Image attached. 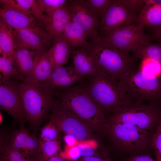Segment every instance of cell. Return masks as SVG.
Listing matches in <instances>:
<instances>
[{"mask_svg":"<svg viewBox=\"0 0 161 161\" xmlns=\"http://www.w3.org/2000/svg\"><path fill=\"white\" fill-rule=\"evenodd\" d=\"M140 69L150 78L161 77V64L150 59L143 60Z\"/></svg>","mask_w":161,"mask_h":161,"instance_id":"obj_31","label":"cell"},{"mask_svg":"<svg viewBox=\"0 0 161 161\" xmlns=\"http://www.w3.org/2000/svg\"><path fill=\"white\" fill-rule=\"evenodd\" d=\"M77 161H110L95 156L81 157Z\"/></svg>","mask_w":161,"mask_h":161,"instance_id":"obj_41","label":"cell"},{"mask_svg":"<svg viewBox=\"0 0 161 161\" xmlns=\"http://www.w3.org/2000/svg\"><path fill=\"white\" fill-rule=\"evenodd\" d=\"M19 80H0V108L20 124L27 122L20 89Z\"/></svg>","mask_w":161,"mask_h":161,"instance_id":"obj_11","label":"cell"},{"mask_svg":"<svg viewBox=\"0 0 161 161\" xmlns=\"http://www.w3.org/2000/svg\"><path fill=\"white\" fill-rule=\"evenodd\" d=\"M0 140V161H35V159L11 146L4 132L1 133Z\"/></svg>","mask_w":161,"mask_h":161,"instance_id":"obj_26","label":"cell"},{"mask_svg":"<svg viewBox=\"0 0 161 161\" xmlns=\"http://www.w3.org/2000/svg\"><path fill=\"white\" fill-rule=\"evenodd\" d=\"M19 129L4 132L9 144L21 152L34 159L40 153L41 143L34 134H31L24 125L20 124Z\"/></svg>","mask_w":161,"mask_h":161,"instance_id":"obj_14","label":"cell"},{"mask_svg":"<svg viewBox=\"0 0 161 161\" xmlns=\"http://www.w3.org/2000/svg\"><path fill=\"white\" fill-rule=\"evenodd\" d=\"M161 117L160 105L134 100L113 110L106 122L128 124L150 132Z\"/></svg>","mask_w":161,"mask_h":161,"instance_id":"obj_5","label":"cell"},{"mask_svg":"<svg viewBox=\"0 0 161 161\" xmlns=\"http://www.w3.org/2000/svg\"><path fill=\"white\" fill-rule=\"evenodd\" d=\"M52 71L48 50L37 51L33 68L25 82L43 85L50 77Z\"/></svg>","mask_w":161,"mask_h":161,"instance_id":"obj_18","label":"cell"},{"mask_svg":"<svg viewBox=\"0 0 161 161\" xmlns=\"http://www.w3.org/2000/svg\"><path fill=\"white\" fill-rule=\"evenodd\" d=\"M124 1L127 6L137 15V13L139 14L146 4L145 0H124Z\"/></svg>","mask_w":161,"mask_h":161,"instance_id":"obj_36","label":"cell"},{"mask_svg":"<svg viewBox=\"0 0 161 161\" xmlns=\"http://www.w3.org/2000/svg\"><path fill=\"white\" fill-rule=\"evenodd\" d=\"M49 120L61 132L73 136L79 141H89L96 138L95 133L59 100L55 101L49 115Z\"/></svg>","mask_w":161,"mask_h":161,"instance_id":"obj_8","label":"cell"},{"mask_svg":"<svg viewBox=\"0 0 161 161\" xmlns=\"http://www.w3.org/2000/svg\"><path fill=\"white\" fill-rule=\"evenodd\" d=\"M136 25L143 29L161 26V7L146 4L138 16Z\"/></svg>","mask_w":161,"mask_h":161,"instance_id":"obj_24","label":"cell"},{"mask_svg":"<svg viewBox=\"0 0 161 161\" xmlns=\"http://www.w3.org/2000/svg\"><path fill=\"white\" fill-rule=\"evenodd\" d=\"M119 81L134 100L159 105L161 103V77H148L134 68Z\"/></svg>","mask_w":161,"mask_h":161,"instance_id":"obj_7","label":"cell"},{"mask_svg":"<svg viewBox=\"0 0 161 161\" xmlns=\"http://www.w3.org/2000/svg\"><path fill=\"white\" fill-rule=\"evenodd\" d=\"M0 80H7L17 79L20 80L14 68L12 61L7 58L0 57Z\"/></svg>","mask_w":161,"mask_h":161,"instance_id":"obj_28","label":"cell"},{"mask_svg":"<svg viewBox=\"0 0 161 161\" xmlns=\"http://www.w3.org/2000/svg\"><path fill=\"white\" fill-rule=\"evenodd\" d=\"M35 160V161H68L62 158L59 155L50 157L38 156Z\"/></svg>","mask_w":161,"mask_h":161,"instance_id":"obj_39","label":"cell"},{"mask_svg":"<svg viewBox=\"0 0 161 161\" xmlns=\"http://www.w3.org/2000/svg\"><path fill=\"white\" fill-rule=\"evenodd\" d=\"M0 123H1L3 122V117L1 114V112H0Z\"/></svg>","mask_w":161,"mask_h":161,"instance_id":"obj_42","label":"cell"},{"mask_svg":"<svg viewBox=\"0 0 161 161\" xmlns=\"http://www.w3.org/2000/svg\"><path fill=\"white\" fill-rule=\"evenodd\" d=\"M97 38L102 42L121 51L130 52L142 43L151 40L143 28L136 25L115 28L98 34Z\"/></svg>","mask_w":161,"mask_h":161,"instance_id":"obj_9","label":"cell"},{"mask_svg":"<svg viewBox=\"0 0 161 161\" xmlns=\"http://www.w3.org/2000/svg\"><path fill=\"white\" fill-rule=\"evenodd\" d=\"M48 50V55L52 71L65 64L70 54L75 50L63 35L53 42Z\"/></svg>","mask_w":161,"mask_h":161,"instance_id":"obj_20","label":"cell"},{"mask_svg":"<svg viewBox=\"0 0 161 161\" xmlns=\"http://www.w3.org/2000/svg\"><path fill=\"white\" fill-rule=\"evenodd\" d=\"M127 161H155L151 157L145 155L133 156Z\"/></svg>","mask_w":161,"mask_h":161,"instance_id":"obj_40","label":"cell"},{"mask_svg":"<svg viewBox=\"0 0 161 161\" xmlns=\"http://www.w3.org/2000/svg\"><path fill=\"white\" fill-rule=\"evenodd\" d=\"M59 97L60 101L94 133H103L106 117L86 87H69L60 94Z\"/></svg>","mask_w":161,"mask_h":161,"instance_id":"obj_2","label":"cell"},{"mask_svg":"<svg viewBox=\"0 0 161 161\" xmlns=\"http://www.w3.org/2000/svg\"><path fill=\"white\" fill-rule=\"evenodd\" d=\"M0 16L13 29H29L42 38L51 41L44 25L33 16L10 7H1L0 9Z\"/></svg>","mask_w":161,"mask_h":161,"instance_id":"obj_12","label":"cell"},{"mask_svg":"<svg viewBox=\"0 0 161 161\" xmlns=\"http://www.w3.org/2000/svg\"><path fill=\"white\" fill-rule=\"evenodd\" d=\"M151 40L140 44L132 52L134 58L151 60L161 64V44L152 43Z\"/></svg>","mask_w":161,"mask_h":161,"instance_id":"obj_25","label":"cell"},{"mask_svg":"<svg viewBox=\"0 0 161 161\" xmlns=\"http://www.w3.org/2000/svg\"><path fill=\"white\" fill-rule=\"evenodd\" d=\"M71 21L70 11L66 5L43 14L41 20L53 42L63 35L65 27Z\"/></svg>","mask_w":161,"mask_h":161,"instance_id":"obj_15","label":"cell"},{"mask_svg":"<svg viewBox=\"0 0 161 161\" xmlns=\"http://www.w3.org/2000/svg\"><path fill=\"white\" fill-rule=\"evenodd\" d=\"M151 144L157 161H161V117L158 121L156 131L152 136Z\"/></svg>","mask_w":161,"mask_h":161,"instance_id":"obj_32","label":"cell"},{"mask_svg":"<svg viewBox=\"0 0 161 161\" xmlns=\"http://www.w3.org/2000/svg\"><path fill=\"white\" fill-rule=\"evenodd\" d=\"M14 35L16 47L30 49L36 51L47 50L52 42L26 29H14Z\"/></svg>","mask_w":161,"mask_h":161,"instance_id":"obj_19","label":"cell"},{"mask_svg":"<svg viewBox=\"0 0 161 161\" xmlns=\"http://www.w3.org/2000/svg\"><path fill=\"white\" fill-rule=\"evenodd\" d=\"M108 136L117 151L123 154H135L151 143L150 131L129 124L105 122L103 133Z\"/></svg>","mask_w":161,"mask_h":161,"instance_id":"obj_6","label":"cell"},{"mask_svg":"<svg viewBox=\"0 0 161 161\" xmlns=\"http://www.w3.org/2000/svg\"><path fill=\"white\" fill-rule=\"evenodd\" d=\"M72 54V66L76 71L83 77L89 76L98 70L91 57L83 48L75 49Z\"/></svg>","mask_w":161,"mask_h":161,"instance_id":"obj_21","label":"cell"},{"mask_svg":"<svg viewBox=\"0 0 161 161\" xmlns=\"http://www.w3.org/2000/svg\"><path fill=\"white\" fill-rule=\"evenodd\" d=\"M151 39L161 44V26L158 27L152 28Z\"/></svg>","mask_w":161,"mask_h":161,"instance_id":"obj_38","label":"cell"},{"mask_svg":"<svg viewBox=\"0 0 161 161\" xmlns=\"http://www.w3.org/2000/svg\"><path fill=\"white\" fill-rule=\"evenodd\" d=\"M63 140L66 145L68 148H71L77 145L78 143V141L73 136L65 134L63 137Z\"/></svg>","mask_w":161,"mask_h":161,"instance_id":"obj_37","label":"cell"},{"mask_svg":"<svg viewBox=\"0 0 161 161\" xmlns=\"http://www.w3.org/2000/svg\"><path fill=\"white\" fill-rule=\"evenodd\" d=\"M16 45L14 29L0 18V52L12 61Z\"/></svg>","mask_w":161,"mask_h":161,"instance_id":"obj_22","label":"cell"},{"mask_svg":"<svg viewBox=\"0 0 161 161\" xmlns=\"http://www.w3.org/2000/svg\"><path fill=\"white\" fill-rule=\"evenodd\" d=\"M37 51L16 47L13 57L12 62L20 80L26 81L33 68Z\"/></svg>","mask_w":161,"mask_h":161,"instance_id":"obj_16","label":"cell"},{"mask_svg":"<svg viewBox=\"0 0 161 161\" xmlns=\"http://www.w3.org/2000/svg\"><path fill=\"white\" fill-rule=\"evenodd\" d=\"M89 77L86 87L104 115L134 101L119 80L99 70Z\"/></svg>","mask_w":161,"mask_h":161,"instance_id":"obj_3","label":"cell"},{"mask_svg":"<svg viewBox=\"0 0 161 161\" xmlns=\"http://www.w3.org/2000/svg\"><path fill=\"white\" fill-rule=\"evenodd\" d=\"M87 6L97 16L100 17L107 7L111 0H85Z\"/></svg>","mask_w":161,"mask_h":161,"instance_id":"obj_33","label":"cell"},{"mask_svg":"<svg viewBox=\"0 0 161 161\" xmlns=\"http://www.w3.org/2000/svg\"><path fill=\"white\" fill-rule=\"evenodd\" d=\"M138 16L124 0H111L100 17L98 35L117 28L135 25Z\"/></svg>","mask_w":161,"mask_h":161,"instance_id":"obj_10","label":"cell"},{"mask_svg":"<svg viewBox=\"0 0 161 161\" xmlns=\"http://www.w3.org/2000/svg\"><path fill=\"white\" fill-rule=\"evenodd\" d=\"M37 1L42 13H46L66 6L65 0H38Z\"/></svg>","mask_w":161,"mask_h":161,"instance_id":"obj_34","label":"cell"},{"mask_svg":"<svg viewBox=\"0 0 161 161\" xmlns=\"http://www.w3.org/2000/svg\"><path fill=\"white\" fill-rule=\"evenodd\" d=\"M83 78L73 66H63L53 70L43 86L53 91L56 89H66Z\"/></svg>","mask_w":161,"mask_h":161,"instance_id":"obj_17","label":"cell"},{"mask_svg":"<svg viewBox=\"0 0 161 161\" xmlns=\"http://www.w3.org/2000/svg\"><path fill=\"white\" fill-rule=\"evenodd\" d=\"M92 58L99 70L120 80L135 68L134 61L129 52L106 44L97 37L86 42L82 47Z\"/></svg>","mask_w":161,"mask_h":161,"instance_id":"obj_1","label":"cell"},{"mask_svg":"<svg viewBox=\"0 0 161 161\" xmlns=\"http://www.w3.org/2000/svg\"><path fill=\"white\" fill-rule=\"evenodd\" d=\"M67 5L71 15V21L75 24L91 39L98 35L99 22L97 17L90 10L85 0L68 1Z\"/></svg>","mask_w":161,"mask_h":161,"instance_id":"obj_13","label":"cell"},{"mask_svg":"<svg viewBox=\"0 0 161 161\" xmlns=\"http://www.w3.org/2000/svg\"><path fill=\"white\" fill-rule=\"evenodd\" d=\"M78 148L81 157L95 156L106 159H108L103 155L99 154L94 148L85 143H79L76 145Z\"/></svg>","mask_w":161,"mask_h":161,"instance_id":"obj_35","label":"cell"},{"mask_svg":"<svg viewBox=\"0 0 161 161\" xmlns=\"http://www.w3.org/2000/svg\"><path fill=\"white\" fill-rule=\"evenodd\" d=\"M40 153L38 156L50 157L61 152V142L59 137L50 141L41 142Z\"/></svg>","mask_w":161,"mask_h":161,"instance_id":"obj_29","label":"cell"},{"mask_svg":"<svg viewBox=\"0 0 161 161\" xmlns=\"http://www.w3.org/2000/svg\"><path fill=\"white\" fill-rule=\"evenodd\" d=\"M39 139L41 142L55 140L59 137L61 132L58 127L52 121H49L40 129Z\"/></svg>","mask_w":161,"mask_h":161,"instance_id":"obj_30","label":"cell"},{"mask_svg":"<svg viewBox=\"0 0 161 161\" xmlns=\"http://www.w3.org/2000/svg\"><path fill=\"white\" fill-rule=\"evenodd\" d=\"M63 35L67 42L74 49L82 47L86 42L88 38L85 32L71 21L65 27Z\"/></svg>","mask_w":161,"mask_h":161,"instance_id":"obj_27","label":"cell"},{"mask_svg":"<svg viewBox=\"0 0 161 161\" xmlns=\"http://www.w3.org/2000/svg\"><path fill=\"white\" fill-rule=\"evenodd\" d=\"M3 7L12 8L34 16L40 22L43 14L37 0H1Z\"/></svg>","mask_w":161,"mask_h":161,"instance_id":"obj_23","label":"cell"},{"mask_svg":"<svg viewBox=\"0 0 161 161\" xmlns=\"http://www.w3.org/2000/svg\"><path fill=\"white\" fill-rule=\"evenodd\" d=\"M20 89L27 122L36 135L54 106L53 92L43 85L24 81L20 82Z\"/></svg>","mask_w":161,"mask_h":161,"instance_id":"obj_4","label":"cell"}]
</instances>
